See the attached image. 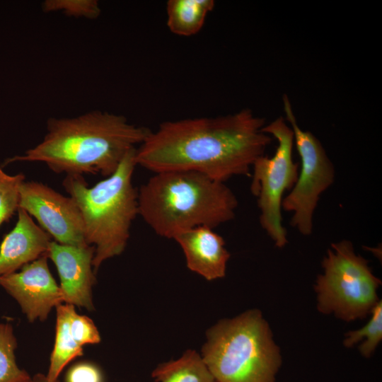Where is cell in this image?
<instances>
[{
  "instance_id": "cell-6",
  "label": "cell",
  "mask_w": 382,
  "mask_h": 382,
  "mask_svg": "<svg viewBox=\"0 0 382 382\" xmlns=\"http://www.w3.org/2000/svg\"><path fill=\"white\" fill-rule=\"evenodd\" d=\"M322 267L323 273L314 286L319 312L333 313L346 322L371 313L379 301L377 290L381 281L374 274L369 261L355 253L351 241L331 243Z\"/></svg>"
},
{
  "instance_id": "cell-10",
  "label": "cell",
  "mask_w": 382,
  "mask_h": 382,
  "mask_svg": "<svg viewBox=\"0 0 382 382\" xmlns=\"http://www.w3.org/2000/svg\"><path fill=\"white\" fill-rule=\"evenodd\" d=\"M47 260V255L42 256L19 272L0 277V286L18 302L30 322L44 321L54 307L63 303Z\"/></svg>"
},
{
  "instance_id": "cell-12",
  "label": "cell",
  "mask_w": 382,
  "mask_h": 382,
  "mask_svg": "<svg viewBox=\"0 0 382 382\" xmlns=\"http://www.w3.org/2000/svg\"><path fill=\"white\" fill-rule=\"evenodd\" d=\"M214 228L198 226L173 237L181 247L187 268L208 281L225 277L231 257L225 241Z\"/></svg>"
},
{
  "instance_id": "cell-16",
  "label": "cell",
  "mask_w": 382,
  "mask_h": 382,
  "mask_svg": "<svg viewBox=\"0 0 382 382\" xmlns=\"http://www.w3.org/2000/svg\"><path fill=\"white\" fill-rule=\"evenodd\" d=\"M151 377L155 382H216L202 356L192 349L178 359L159 364Z\"/></svg>"
},
{
  "instance_id": "cell-4",
  "label": "cell",
  "mask_w": 382,
  "mask_h": 382,
  "mask_svg": "<svg viewBox=\"0 0 382 382\" xmlns=\"http://www.w3.org/2000/svg\"><path fill=\"white\" fill-rule=\"evenodd\" d=\"M136 149L127 153L113 174L93 187L79 175H66L62 183L81 212L86 241L95 248V273L103 262L123 253L139 215L137 190L132 184Z\"/></svg>"
},
{
  "instance_id": "cell-22",
  "label": "cell",
  "mask_w": 382,
  "mask_h": 382,
  "mask_svg": "<svg viewBox=\"0 0 382 382\" xmlns=\"http://www.w3.org/2000/svg\"><path fill=\"white\" fill-rule=\"evenodd\" d=\"M64 382H105L101 369L91 361H80L66 371Z\"/></svg>"
},
{
  "instance_id": "cell-1",
  "label": "cell",
  "mask_w": 382,
  "mask_h": 382,
  "mask_svg": "<svg viewBox=\"0 0 382 382\" xmlns=\"http://www.w3.org/2000/svg\"><path fill=\"white\" fill-rule=\"evenodd\" d=\"M265 125V119L248 108L215 117L163 122L136 149L134 161L153 173L195 171L224 183L250 176L253 163L272 141L262 131Z\"/></svg>"
},
{
  "instance_id": "cell-5",
  "label": "cell",
  "mask_w": 382,
  "mask_h": 382,
  "mask_svg": "<svg viewBox=\"0 0 382 382\" xmlns=\"http://www.w3.org/2000/svg\"><path fill=\"white\" fill-rule=\"evenodd\" d=\"M206 335L201 356L216 382H275L282 357L260 311L223 319Z\"/></svg>"
},
{
  "instance_id": "cell-23",
  "label": "cell",
  "mask_w": 382,
  "mask_h": 382,
  "mask_svg": "<svg viewBox=\"0 0 382 382\" xmlns=\"http://www.w3.org/2000/svg\"><path fill=\"white\" fill-rule=\"evenodd\" d=\"M24 382H51V381H50L47 379L46 374L38 373L33 375V376H30V378H28L27 381ZM53 382H60V381L59 379Z\"/></svg>"
},
{
  "instance_id": "cell-2",
  "label": "cell",
  "mask_w": 382,
  "mask_h": 382,
  "mask_svg": "<svg viewBox=\"0 0 382 382\" xmlns=\"http://www.w3.org/2000/svg\"><path fill=\"white\" fill-rule=\"evenodd\" d=\"M151 129L137 126L122 115L91 110L64 118H50L42 140L23 155L5 161L41 162L66 175L113 174L125 156L137 148Z\"/></svg>"
},
{
  "instance_id": "cell-3",
  "label": "cell",
  "mask_w": 382,
  "mask_h": 382,
  "mask_svg": "<svg viewBox=\"0 0 382 382\" xmlns=\"http://www.w3.org/2000/svg\"><path fill=\"white\" fill-rule=\"evenodd\" d=\"M137 194L139 215L157 235L171 239L190 228H214L233 219L238 205L225 183L195 171L154 173Z\"/></svg>"
},
{
  "instance_id": "cell-14",
  "label": "cell",
  "mask_w": 382,
  "mask_h": 382,
  "mask_svg": "<svg viewBox=\"0 0 382 382\" xmlns=\"http://www.w3.org/2000/svg\"><path fill=\"white\" fill-rule=\"evenodd\" d=\"M74 308V306L68 303L56 307L55 340L46 374L51 382L59 380V375L69 363L83 354V347L76 342L70 329V316Z\"/></svg>"
},
{
  "instance_id": "cell-11",
  "label": "cell",
  "mask_w": 382,
  "mask_h": 382,
  "mask_svg": "<svg viewBox=\"0 0 382 382\" xmlns=\"http://www.w3.org/2000/svg\"><path fill=\"white\" fill-rule=\"evenodd\" d=\"M95 248L62 245L52 241L47 257L54 264L59 279L63 303L94 310L92 287L96 282L93 267Z\"/></svg>"
},
{
  "instance_id": "cell-7",
  "label": "cell",
  "mask_w": 382,
  "mask_h": 382,
  "mask_svg": "<svg viewBox=\"0 0 382 382\" xmlns=\"http://www.w3.org/2000/svg\"><path fill=\"white\" fill-rule=\"evenodd\" d=\"M262 131L278 144L272 157L263 155L253 163L250 191L257 197L260 226L275 246L282 248L288 243L282 225L283 195L294 187L299 175V163L292 157L294 133L282 117L265 125Z\"/></svg>"
},
{
  "instance_id": "cell-20",
  "label": "cell",
  "mask_w": 382,
  "mask_h": 382,
  "mask_svg": "<svg viewBox=\"0 0 382 382\" xmlns=\"http://www.w3.org/2000/svg\"><path fill=\"white\" fill-rule=\"evenodd\" d=\"M45 12L61 11L68 16L96 19L101 13L96 0H46L42 4Z\"/></svg>"
},
{
  "instance_id": "cell-8",
  "label": "cell",
  "mask_w": 382,
  "mask_h": 382,
  "mask_svg": "<svg viewBox=\"0 0 382 382\" xmlns=\"http://www.w3.org/2000/svg\"><path fill=\"white\" fill-rule=\"evenodd\" d=\"M286 121L294 133L301 168L296 183L283 198L282 209L292 212L290 225L303 236L313 231V219L320 197L335 181L334 166L319 139L298 125L290 100L283 96Z\"/></svg>"
},
{
  "instance_id": "cell-15",
  "label": "cell",
  "mask_w": 382,
  "mask_h": 382,
  "mask_svg": "<svg viewBox=\"0 0 382 382\" xmlns=\"http://www.w3.org/2000/svg\"><path fill=\"white\" fill-rule=\"evenodd\" d=\"M214 6L213 0H169L166 3V25L175 35L192 36L202 29Z\"/></svg>"
},
{
  "instance_id": "cell-21",
  "label": "cell",
  "mask_w": 382,
  "mask_h": 382,
  "mask_svg": "<svg viewBox=\"0 0 382 382\" xmlns=\"http://www.w3.org/2000/svg\"><path fill=\"white\" fill-rule=\"evenodd\" d=\"M69 325L74 337L81 346L100 342L99 331L93 321L88 316L76 313L75 308L71 313Z\"/></svg>"
},
{
  "instance_id": "cell-9",
  "label": "cell",
  "mask_w": 382,
  "mask_h": 382,
  "mask_svg": "<svg viewBox=\"0 0 382 382\" xmlns=\"http://www.w3.org/2000/svg\"><path fill=\"white\" fill-rule=\"evenodd\" d=\"M18 208L36 219L54 241L67 245H89L78 206L66 197L37 181H23L19 190Z\"/></svg>"
},
{
  "instance_id": "cell-13",
  "label": "cell",
  "mask_w": 382,
  "mask_h": 382,
  "mask_svg": "<svg viewBox=\"0 0 382 382\" xmlns=\"http://www.w3.org/2000/svg\"><path fill=\"white\" fill-rule=\"evenodd\" d=\"M18 220L0 245V277L17 272L24 265L47 255L51 236L22 208Z\"/></svg>"
},
{
  "instance_id": "cell-19",
  "label": "cell",
  "mask_w": 382,
  "mask_h": 382,
  "mask_svg": "<svg viewBox=\"0 0 382 382\" xmlns=\"http://www.w3.org/2000/svg\"><path fill=\"white\" fill-rule=\"evenodd\" d=\"M23 181V173L9 175L0 167V226L18 211L19 190Z\"/></svg>"
},
{
  "instance_id": "cell-17",
  "label": "cell",
  "mask_w": 382,
  "mask_h": 382,
  "mask_svg": "<svg viewBox=\"0 0 382 382\" xmlns=\"http://www.w3.org/2000/svg\"><path fill=\"white\" fill-rule=\"evenodd\" d=\"M16 348L13 326L8 323H0V382H24L30 377L17 364Z\"/></svg>"
},
{
  "instance_id": "cell-18",
  "label": "cell",
  "mask_w": 382,
  "mask_h": 382,
  "mask_svg": "<svg viewBox=\"0 0 382 382\" xmlns=\"http://www.w3.org/2000/svg\"><path fill=\"white\" fill-rule=\"evenodd\" d=\"M369 322L361 328L345 335L343 345L350 348L364 340L359 347L361 354L370 357L382 340V301L380 300L372 309Z\"/></svg>"
}]
</instances>
